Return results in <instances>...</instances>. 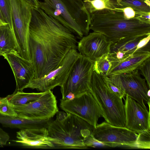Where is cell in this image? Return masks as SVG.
<instances>
[{
	"mask_svg": "<svg viewBox=\"0 0 150 150\" xmlns=\"http://www.w3.org/2000/svg\"><path fill=\"white\" fill-rule=\"evenodd\" d=\"M108 76L125 96L132 98L144 108H147L145 103L148 105L150 104V89L137 69L129 73Z\"/></svg>",
	"mask_w": 150,
	"mask_h": 150,
	"instance_id": "cell-9",
	"label": "cell"
},
{
	"mask_svg": "<svg viewBox=\"0 0 150 150\" xmlns=\"http://www.w3.org/2000/svg\"><path fill=\"white\" fill-rule=\"evenodd\" d=\"M75 97V95L74 94L71 93L70 92L66 95L64 100H72Z\"/></svg>",
	"mask_w": 150,
	"mask_h": 150,
	"instance_id": "cell-32",
	"label": "cell"
},
{
	"mask_svg": "<svg viewBox=\"0 0 150 150\" xmlns=\"http://www.w3.org/2000/svg\"><path fill=\"white\" fill-rule=\"evenodd\" d=\"M13 21V33L18 54L30 60L29 47V27L32 17L31 6L25 0H10Z\"/></svg>",
	"mask_w": 150,
	"mask_h": 150,
	"instance_id": "cell-6",
	"label": "cell"
},
{
	"mask_svg": "<svg viewBox=\"0 0 150 150\" xmlns=\"http://www.w3.org/2000/svg\"><path fill=\"white\" fill-rule=\"evenodd\" d=\"M0 115L4 116L17 117L13 105L6 97H0Z\"/></svg>",
	"mask_w": 150,
	"mask_h": 150,
	"instance_id": "cell-25",
	"label": "cell"
},
{
	"mask_svg": "<svg viewBox=\"0 0 150 150\" xmlns=\"http://www.w3.org/2000/svg\"><path fill=\"white\" fill-rule=\"evenodd\" d=\"M47 128L49 136L54 139V148L83 149L88 147L84 139L92 133L94 127L78 117L67 113L62 120H50Z\"/></svg>",
	"mask_w": 150,
	"mask_h": 150,
	"instance_id": "cell-4",
	"label": "cell"
},
{
	"mask_svg": "<svg viewBox=\"0 0 150 150\" xmlns=\"http://www.w3.org/2000/svg\"><path fill=\"white\" fill-rule=\"evenodd\" d=\"M36 120L18 117H11L0 115V124L4 127L20 129H31L43 127L47 128L50 120Z\"/></svg>",
	"mask_w": 150,
	"mask_h": 150,
	"instance_id": "cell-18",
	"label": "cell"
},
{
	"mask_svg": "<svg viewBox=\"0 0 150 150\" xmlns=\"http://www.w3.org/2000/svg\"><path fill=\"white\" fill-rule=\"evenodd\" d=\"M125 96V127L137 134L150 130L149 110L128 96Z\"/></svg>",
	"mask_w": 150,
	"mask_h": 150,
	"instance_id": "cell-14",
	"label": "cell"
},
{
	"mask_svg": "<svg viewBox=\"0 0 150 150\" xmlns=\"http://www.w3.org/2000/svg\"><path fill=\"white\" fill-rule=\"evenodd\" d=\"M117 8L130 7L142 12H150V0H115Z\"/></svg>",
	"mask_w": 150,
	"mask_h": 150,
	"instance_id": "cell-22",
	"label": "cell"
},
{
	"mask_svg": "<svg viewBox=\"0 0 150 150\" xmlns=\"http://www.w3.org/2000/svg\"><path fill=\"white\" fill-rule=\"evenodd\" d=\"M13 106L17 117L32 120H50L59 111L56 97L51 90L45 91L35 101Z\"/></svg>",
	"mask_w": 150,
	"mask_h": 150,
	"instance_id": "cell-12",
	"label": "cell"
},
{
	"mask_svg": "<svg viewBox=\"0 0 150 150\" xmlns=\"http://www.w3.org/2000/svg\"><path fill=\"white\" fill-rule=\"evenodd\" d=\"M94 0H89L88 1H94ZM100 0L104 1H110V0Z\"/></svg>",
	"mask_w": 150,
	"mask_h": 150,
	"instance_id": "cell-34",
	"label": "cell"
},
{
	"mask_svg": "<svg viewBox=\"0 0 150 150\" xmlns=\"http://www.w3.org/2000/svg\"><path fill=\"white\" fill-rule=\"evenodd\" d=\"M112 43L103 34L93 31L80 39L77 50L94 63L105 54H109Z\"/></svg>",
	"mask_w": 150,
	"mask_h": 150,
	"instance_id": "cell-13",
	"label": "cell"
},
{
	"mask_svg": "<svg viewBox=\"0 0 150 150\" xmlns=\"http://www.w3.org/2000/svg\"><path fill=\"white\" fill-rule=\"evenodd\" d=\"M92 133L96 139L109 147L137 149L138 134L126 127L116 126L104 122L98 124Z\"/></svg>",
	"mask_w": 150,
	"mask_h": 150,
	"instance_id": "cell-11",
	"label": "cell"
},
{
	"mask_svg": "<svg viewBox=\"0 0 150 150\" xmlns=\"http://www.w3.org/2000/svg\"><path fill=\"white\" fill-rule=\"evenodd\" d=\"M117 8L121 11L125 16L128 19L135 18L139 19L140 16L144 12L136 10L129 7Z\"/></svg>",
	"mask_w": 150,
	"mask_h": 150,
	"instance_id": "cell-30",
	"label": "cell"
},
{
	"mask_svg": "<svg viewBox=\"0 0 150 150\" xmlns=\"http://www.w3.org/2000/svg\"><path fill=\"white\" fill-rule=\"evenodd\" d=\"M45 92L26 93L15 91L12 94L8 95L6 97L13 105H20L27 104L38 100Z\"/></svg>",
	"mask_w": 150,
	"mask_h": 150,
	"instance_id": "cell-21",
	"label": "cell"
},
{
	"mask_svg": "<svg viewBox=\"0 0 150 150\" xmlns=\"http://www.w3.org/2000/svg\"><path fill=\"white\" fill-rule=\"evenodd\" d=\"M0 9L5 21L9 25L13 33V21L10 0H0Z\"/></svg>",
	"mask_w": 150,
	"mask_h": 150,
	"instance_id": "cell-24",
	"label": "cell"
},
{
	"mask_svg": "<svg viewBox=\"0 0 150 150\" xmlns=\"http://www.w3.org/2000/svg\"><path fill=\"white\" fill-rule=\"evenodd\" d=\"M80 55L77 49H71L56 69L43 77L31 80L25 87L42 92L61 86L68 76L75 62Z\"/></svg>",
	"mask_w": 150,
	"mask_h": 150,
	"instance_id": "cell-10",
	"label": "cell"
},
{
	"mask_svg": "<svg viewBox=\"0 0 150 150\" xmlns=\"http://www.w3.org/2000/svg\"><path fill=\"white\" fill-rule=\"evenodd\" d=\"M83 142L84 144L87 147L93 148L109 147L106 144L96 139L92 133L85 137L83 140Z\"/></svg>",
	"mask_w": 150,
	"mask_h": 150,
	"instance_id": "cell-28",
	"label": "cell"
},
{
	"mask_svg": "<svg viewBox=\"0 0 150 150\" xmlns=\"http://www.w3.org/2000/svg\"><path fill=\"white\" fill-rule=\"evenodd\" d=\"M17 139L13 140L23 147L38 149L54 148V139L49 135L46 127L20 129L16 132Z\"/></svg>",
	"mask_w": 150,
	"mask_h": 150,
	"instance_id": "cell-16",
	"label": "cell"
},
{
	"mask_svg": "<svg viewBox=\"0 0 150 150\" xmlns=\"http://www.w3.org/2000/svg\"><path fill=\"white\" fill-rule=\"evenodd\" d=\"M109 124L125 127V105L122 98L107 87L101 75L93 71L90 91Z\"/></svg>",
	"mask_w": 150,
	"mask_h": 150,
	"instance_id": "cell-5",
	"label": "cell"
},
{
	"mask_svg": "<svg viewBox=\"0 0 150 150\" xmlns=\"http://www.w3.org/2000/svg\"><path fill=\"white\" fill-rule=\"evenodd\" d=\"M18 46L9 25L0 26V56L18 53Z\"/></svg>",
	"mask_w": 150,
	"mask_h": 150,
	"instance_id": "cell-19",
	"label": "cell"
},
{
	"mask_svg": "<svg viewBox=\"0 0 150 150\" xmlns=\"http://www.w3.org/2000/svg\"><path fill=\"white\" fill-rule=\"evenodd\" d=\"M8 24L5 21L0 9V26Z\"/></svg>",
	"mask_w": 150,
	"mask_h": 150,
	"instance_id": "cell-33",
	"label": "cell"
},
{
	"mask_svg": "<svg viewBox=\"0 0 150 150\" xmlns=\"http://www.w3.org/2000/svg\"><path fill=\"white\" fill-rule=\"evenodd\" d=\"M150 50L149 44L122 60L111 61V66L107 76L128 73L137 69L146 59L150 57Z\"/></svg>",
	"mask_w": 150,
	"mask_h": 150,
	"instance_id": "cell-17",
	"label": "cell"
},
{
	"mask_svg": "<svg viewBox=\"0 0 150 150\" xmlns=\"http://www.w3.org/2000/svg\"><path fill=\"white\" fill-rule=\"evenodd\" d=\"M39 8L81 39L88 35L91 15L82 0H43Z\"/></svg>",
	"mask_w": 150,
	"mask_h": 150,
	"instance_id": "cell-3",
	"label": "cell"
},
{
	"mask_svg": "<svg viewBox=\"0 0 150 150\" xmlns=\"http://www.w3.org/2000/svg\"><path fill=\"white\" fill-rule=\"evenodd\" d=\"M94 63L80 54L65 81L60 87L62 99L71 92L75 97L90 92Z\"/></svg>",
	"mask_w": 150,
	"mask_h": 150,
	"instance_id": "cell-7",
	"label": "cell"
},
{
	"mask_svg": "<svg viewBox=\"0 0 150 150\" xmlns=\"http://www.w3.org/2000/svg\"><path fill=\"white\" fill-rule=\"evenodd\" d=\"M136 144L137 149H150V130L138 134Z\"/></svg>",
	"mask_w": 150,
	"mask_h": 150,
	"instance_id": "cell-26",
	"label": "cell"
},
{
	"mask_svg": "<svg viewBox=\"0 0 150 150\" xmlns=\"http://www.w3.org/2000/svg\"><path fill=\"white\" fill-rule=\"evenodd\" d=\"M88 0H84V1H88Z\"/></svg>",
	"mask_w": 150,
	"mask_h": 150,
	"instance_id": "cell-35",
	"label": "cell"
},
{
	"mask_svg": "<svg viewBox=\"0 0 150 150\" xmlns=\"http://www.w3.org/2000/svg\"><path fill=\"white\" fill-rule=\"evenodd\" d=\"M91 15L90 29L103 34L112 44L150 34V24L137 18H127L117 8L97 11Z\"/></svg>",
	"mask_w": 150,
	"mask_h": 150,
	"instance_id": "cell-2",
	"label": "cell"
},
{
	"mask_svg": "<svg viewBox=\"0 0 150 150\" xmlns=\"http://www.w3.org/2000/svg\"><path fill=\"white\" fill-rule=\"evenodd\" d=\"M111 66V62L108 58V54H105L94 63L93 71L101 75L107 76Z\"/></svg>",
	"mask_w": 150,
	"mask_h": 150,
	"instance_id": "cell-23",
	"label": "cell"
},
{
	"mask_svg": "<svg viewBox=\"0 0 150 150\" xmlns=\"http://www.w3.org/2000/svg\"><path fill=\"white\" fill-rule=\"evenodd\" d=\"M137 69L140 70L141 74L145 78L147 84L150 88V58L146 59L139 66Z\"/></svg>",
	"mask_w": 150,
	"mask_h": 150,
	"instance_id": "cell-27",
	"label": "cell"
},
{
	"mask_svg": "<svg viewBox=\"0 0 150 150\" xmlns=\"http://www.w3.org/2000/svg\"><path fill=\"white\" fill-rule=\"evenodd\" d=\"M31 6L35 8H39V1L38 0H25Z\"/></svg>",
	"mask_w": 150,
	"mask_h": 150,
	"instance_id": "cell-31",
	"label": "cell"
},
{
	"mask_svg": "<svg viewBox=\"0 0 150 150\" xmlns=\"http://www.w3.org/2000/svg\"><path fill=\"white\" fill-rule=\"evenodd\" d=\"M31 12L29 47L36 79L58 67L69 52L77 49L78 42L74 33L41 9L31 6Z\"/></svg>",
	"mask_w": 150,
	"mask_h": 150,
	"instance_id": "cell-1",
	"label": "cell"
},
{
	"mask_svg": "<svg viewBox=\"0 0 150 150\" xmlns=\"http://www.w3.org/2000/svg\"><path fill=\"white\" fill-rule=\"evenodd\" d=\"M3 56L8 62L13 72L16 83L15 91H23L35 78V70L31 61L23 58L18 53Z\"/></svg>",
	"mask_w": 150,
	"mask_h": 150,
	"instance_id": "cell-15",
	"label": "cell"
},
{
	"mask_svg": "<svg viewBox=\"0 0 150 150\" xmlns=\"http://www.w3.org/2000/svg\"><path fill=\"white\" fill-rule=\"evenodd\" d=\"M101 76L106 85L111 91L121 98H124L126 96L125 94L117 86L111 81L108 76L105 75Z\"/></svg>",
	"mask_w": 150,
	"mask_h": 150,
	"instance_id": "cell-29",
	"label": "cell"
},
{
	"mask_svg": "<svg viewBox=\"0 0 150 150\" xmlns=\"http://www.w3.org/2000/svg\"><path fill=\"white\" fill-rule=\"evenodd\" d=\"M148 35L132 37L113 44L111 45L110 52L119 51L124 53L127 56H129L136 51L139 41Z\"/></svg>",
	"mask_w": 150,
	"mask_h": 150,
	"instance_id": "cell-20",
	"label": "cell"
},
{
	"mask_svg": "<svg viewBox=\"0 0 150 150\" xmlns=\"http://www.w3.org/2000/svg\"><path fill=\"white\" fill-rule=\"evenodd\" d=\"M60 107L65 112L76 116L96 127L98 119L103 117L99 106L90 92L75 97L72 100H60Z\"/></svg>",
	"mask_w": 150,
	"mask_h": 150,
	"instance_id": "cell-8",
	"label": "cell"
}]
</instances>
